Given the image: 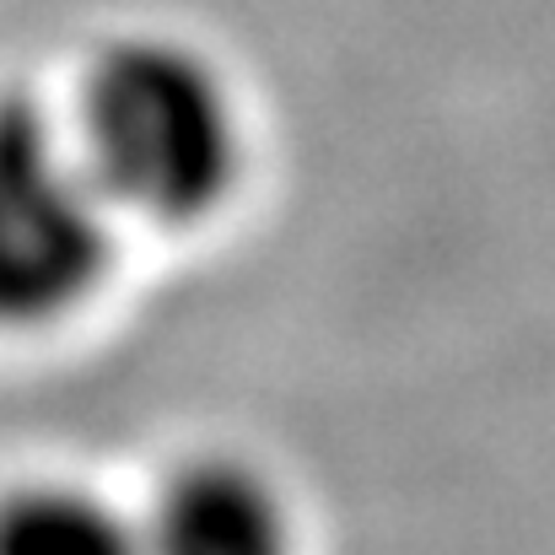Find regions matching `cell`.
Masks as SVG:
<instances>
[{
    "label": "cell",
    "mask_w": 555,
    "mask_h": 555,
    "mask_svg": "<svg viewBox=\"0 0 555 555\" xmlns=\"http://www.w3.org/2000/svg\"><path fill=\"white\" fill-rule=\"evenodd\" d=\"M65 130L119 221L189 232L216 221L248 179V114L232 76L189 38H108Z\"/></svg>",
    "instance_id": "cell-1"
},
{
    "label": "cell",
    "mask_w": 555,
    "mask_h": 555,
    "mask_svg": "<svg viewBox=\"0 0 555 555\" xmlns=\"http://www.w3.org/2000/svg\"><path fill=\"white\" fill-rule=\"evenodd\" d=\"M119 259V216L92 184L65 119L0 92V330L76 319Z\"/></svg>",
    "instance_id": "cell-2"
},
{
    "label": "cell",
    "mask_w": 555,
    "mask_h": 555,
    "mask_svg": "<svg viewBox=\"0 0 555 555\" xmlns=\"http://www.w3.org/2000/svg\"><path fill=\"white\" fill-rule=\"evenodd\" d=\"M135 524L146 555H302L286 491L237 453H194L173 464Z\"/></svg>",
    "instance_id": "cell-3"
},
{
    "label": "cell",
    "mask_w": 555,
    "mask_h": 555,
    "mask_svg": "<svg viewBox=\"0 0 555 555\" xmlns=\"http://www.w3.org/2000/svg\"><path fill=\"white\" fill-rule=\"evenodd\" d=\"M0 555H146L141 524L76 480H27L0 496Z\"/></svg>",
    "instance_id": "cell-4"
}]
</instances>
